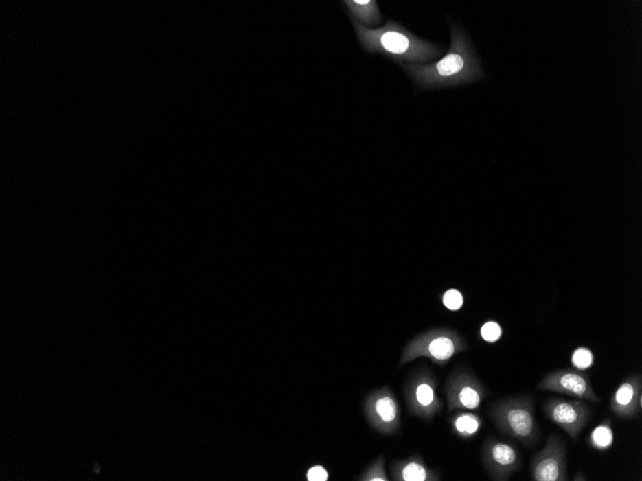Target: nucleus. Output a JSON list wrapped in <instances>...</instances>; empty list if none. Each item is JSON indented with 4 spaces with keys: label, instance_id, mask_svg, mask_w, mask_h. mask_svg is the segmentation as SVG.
<instances>
[{
    "label": "nucleus",
    "instance_id": "obj_1",
    "mask_svg": "<svg viewBox=\"0 0 642 481\" xmlns=\"http://www.w3.org/2000/svg\"><path fill=\"white\" fill-rule=\"evenodd\" d=\"M409 76L422 89H442L465 85L483 75L479 59L460 26L451 24L448 51L434 64H403Z\"/></svg>",
    "mask_w": 642,
    "mask_h": 481
},
{
    "label": "nucleus",
    "instance_id": "obj_2",
    "mask_svg": "<svg viewBox=\"0 0 642 481\" xmlns=\"http://www.w3.org/2000/svg\"><path fill=\"white\" fill-rule=\"evenodd\" d=\"M358 40L365 51L380 53L399 62L424 64L439 58L442 49L411 33L404 26L388 21L381 28H367L351 19Z\"/></svg>",
    "mask_w": 642,
    "mask_h": 481
},
{
    "label": "nucleus",
    "instance_id": "obj_3",
    "mask_svg": "<svg viewBox=\"0 0 642 481\" xmlns=\"http://www.w3.org/2000/svg\"><path fill=\"white\" fill-rule=\"evenodd\" d=\"M497 427L524 446L533 447L540 437L534 401L528 397H514L500 403L494 415Z\"/></svg>",
    "mask_w": 642,
    "mask_h": 481
},
{
    "label": "nucleus",
    "instance_id": "obj_4",
    "mask_svg": "<svg viewBox=\"0 0 642 481\" xmlns=\"http://www.w3.org/2000/svg\"><path fill=\"white\" fill-rule=\"evenodd\" d=\"M548 419L576 440L593 417V410L583 400L553 398L543 406Z\"/></svg>",
    "mask_w": 642,
    "mask_h": 481
},
{
    "label": "nucleus",
    "instance_id": "obj_5",
    "mask_svg": "<svg viewBox=\"0 0 642 481\" xmlns=\"http://www.w3.org/2000/svg\"><path fill=\"white\" fill-rule=\"evenodd\" d=\"M537 387L538 390L555 392L590 403H601L591 386L590 376L582 370L571 368L555 370L543 377Z\"/></svg>",
    "mask_w": 642,
    "mask_h": 481
},
{
    "label": "nucleus",
    "instance_id": "obj_6",
    "mask_svg": "<svg viewBox=\"0 0 642 481\" xmlns=\"http://www.w3.org/2000/svg\"><path fill=\"white\" fill-rule=\"evenodd\" d=\"M566 449L558 434L550 435L544 448L534 456L531 476L535 481H566Z\"/></svg>",
    "mask_w": 642,
    "mask_h": 481
},
{
    "label": "nucleus",
    "instance_id": "obj_7",
    "mask_svg": "<svg viewBox=\"0 0 642 481\" xmlns=\"http://www.w3.org/2000/svg\"><path fill=\"white\" fill-rule=\"evenodd\" d=\"M610 408L617 417L633 419L642 408V377L641 374L625 379L615 392Z\"/></svg>",
    "mask_w": 642,
    "mask_h": 481
},
{
    "label": "nucleus",
    "instance_id": "obj_8",
    "mask_svg": "<svg viewBox=\"0 0 642 481\" xmlns=\"http://www.w3.org/2000/svg\"><path fill=\"white\" fill-rule=\"evenodd\" d=\"M488 461L495 477L506 480L521 467V458L518 449L506 442L495 441L488 448Z\"/></svg>",
    "mask_w": 642,
    "mask_h": 481
},
{
    "label": "nucleus",
    "instance_id": "obj_9",
    "mask_svg": "<svg viewBox=\"0 0 642 481\" xmlns=\"http://www.w3.org/2000/svg\"><path fill=\"white\" fill-rule=\"evenodd\" d=\"M343 3L349 12L351 19H354L364 27L369 28L381 21L378 5L374 0H347Z\"/></svg>",
    "mask_w": 642,
    "mask_h": 481
},
{
    "label": "nucleus",
    "instance_id": "obj_10",
    "mask_svg": "<svg viewBox=\"0 0 642 481\" xmlns=\"http://www.w3.org/2000/svg\"><path fill=\"white\" fill-rule=\"evenodd\" d=\"M451 398L454 405L466 410H476L480 406L483 396L476 384L459 382L454 386V390H451Z\"/></svg>",
    "mask_w": 642,
    "mask_h": 481
},
{
    "label": "nucleus",
    "instance_id": "obj_11",
    "mask_svg": "<svg viewBox=\"0 0 642 481\" xmlns=\"http://www.w3.org/2000/svg\"><path fill=\"white\" fill-rule=\"evenodd\" d=\"M456 350L455 341L444 336L432 339L427 346L428 355L439 362H444L450 360L455 355Z\"/></svg>",
    "mask_w": 642,
    "mask_h": 481
},
{
    "label": "nucleus",
    "instance_id": "obj_12",
    "mask_svg": "<svg viewBox=\"0 0 642 481\" xmlns=\"http://www.w3.org/2000/svg\"><path fill=\"white\" fill-rule=\"evenodd\" d=\"M590 441L593 448L598 449V451H606L612 446V442H614V432H612V427H610V423L608 421H604L602 424L593 430V432H591Z\"/></svg>",
    "mask_w": 642,
    "mask_h": 481
},
{
    "label": "nucleus",
    "instance_id": "obj_13",
    "mask_svg": "<svg viewBox=\"0 0 642 481\" xmlns=\"http://www.w3.org/2000/svg\"><path fill=\"white\" fill-rule=\"evenodd\" d=\"M415 398L418 405L425 410H429V412H431L434 406H437L436 394L429 382H424L418 384L415 390Z\"/></svg>",
    "mask_w": 642,
    "mask_h": 481
},
{
    "label": "nucleus",
    "instance_id": "obj_14",
    "mask_svg": "<svg viewBox=\"0 0 642 481\" xmlns=\"http://www.w3.org/2000/svg\"><path fill=\"white\" fill-rule=\"evenodd\" d=\"M375 411L385 423H391L398 415V406L391 397L386 396L375 403Z\"/></svg>",
    "mask_w": 642,
    "mask_h": 481
},
{
    "label": "nucleus",
    "instance_id": "obj_15",
    "mask_svg": "<svg viewBox=\"0 0 642 481\" xmlns=\"http://www.w3.org/2000/svg\"><path fill=\"white\" fill-rule=\"evenodd\" d=\"M480 427V421L478 417L471 414L459 416L455 421V429L459 434L470 436L475 434Z\"/></svg>",
    "mask_w": 642,
    "mask_h": 481
},
{
    "label": "nucleus",
    "instance_id": "obj_16",
    "mask_svg": "<svg viewBox=\"0 0 642 481\" xmlns=\"http://www.w3.org/2000/svg\"><path fill=\"white\" fill-rule=\"evenodd\" d=\"M571 362L576 369L583 371L593 366L595 357L590 349L579 348L572 355Z\"/></svg>",
    "mask_w": 642,
    "mask_h": 481
},
{
    "label": "nucleus",
    "instance_id": "obj_17",
    "mask_svg": "<svg viewBox=\"0 0 642 481\" xmlns=\"http://www.w3.org/2000/svg\"><path fill=\"white\" fill-rule=\"evenodd\" d=\"M402 476L403 480L406 481H424L429 478L424 466L415 462L409 463L404 468Z\"/></svg>",
    "mask_w": 642,
    "mask_h": 481
},
{
    "label": "nucleus",
    "instance_id": "obj_18",
    "mask_svg": "<svg viewBox=\"0 0 642 481\" xmlns=\"http://www.w3.org/2000/svg\"><path fill=\"white\" fill-rule=\"evenodd\" d=\"M444 304L447 309L451 310L460 309L463 304V295L461 294L460 291L456 290L446 291V294L444 296Z\"/></svg>",
    "mask_w": 642,
    "mask_h": 481
},
{
    "label": "nucleus",
    "instance_id": "obj_19",
    "mask_svg": "<svg viewBox=\"0 0 642 481\" xmlns=\"http://www.w3.org/2000/svg\"><path fill=\"white\" fill-rule=\"evenodd\" d=\"M501 333V328L495 322H489V323L485 324L482 329H481L482 338L488 342H495V341L498 340Z\"/></svg>",
    "mask_w": 642,
    "mask_h": 481
},
{
    "label": "nucleus",
    "instance_id": "obj_20",
    "mask_svg": "<svg viewBox=\"0 0 642 481\" xmlns=\"http://www.w3.org/2000/svg\"><path fill=\"white\" fill-rule=\"evenodd\" d=\"M307 478L310 481H326L328 478V473L322 466H314L310 469L307 473Z\"/></svg>",
    "mask_w": 642,
    "mask_h": 481
},
{
    "label": "nucleus",
    "instance_id": "obj_21",
    "mask_svg": "<svg viewBox=\"0 0 642 481\" xmlns=\"http://www.w3.org/2000/svg\"><path fill=\"white\" fill-rule=\"evenodd\" d=\"M579 475H580V477H579V478H578V477L574 478V480H586V478L585 477H584V476L582 475L581 473H579Z\"/></svg>",
    "mask_w": 642,
    "mask_h": 481
}]
</instances>
